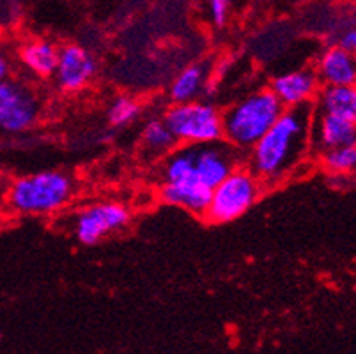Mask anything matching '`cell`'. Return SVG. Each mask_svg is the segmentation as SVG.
I'll use <instances>...</instances> for the list:
<instances>
[{"label": "cell", "instance_id": "obj_1", "mask_svg": "<svg viewBox=\"0 0 356 354\" xmlns=\"http://www.w3.org/2000/svg\"><path fill=\"white\" fill-rule=\"evenodd\" d=\"M314 105L286 108L261 140L247 152V167L264 186L289 177L312 149Z\"/></svg>", "mask_w": 356, "mask_h": 354}, {"label": "cell", "instance_id": "obj_2", "mask_svg": "<svg viewBox=\"0 0 356 354\" xmlns=\"http://www.w3.org/2000/svg\"><path fill=\"white\" fill-rule=\"evenodd\" d=\"M239 165L241 152L225 140L200 145H177L161 160L160 181H188L213 190Z\"/></svg>", "mask_w": 356, "mask_h": 354}, {"label": "cell", "instance_id": "obj_3", "mask_svg": "<svg viewBox=\"0 0 356 354\" xmlns=\"http://www.w3.org/2000/svg\"><path fill=\"white\" fill-rule=\"evenodd\" d=\"M284 110L286 106L271 89L247 94L223 112V140L239 152H248L266 135Z\"/></svg>", "mask_w": 356, "mask_h": 354}, {"label": "cell", "instance_id": "obj_4", "mask_svg": "<svg viewBox=\"0 0 356 354\" xmlns=\"http://www.w3.org/2000/svg\"><path fill=\"white\" fill-rule=\"evenodd\" d=\"M74 193L70 175L59 170H43L18 175L8 188V206L24 216H47L63 209Z\"/></svg>", "mask_w": 356, "mask_h": 354}, {"label": "cell", "instance_id": "obj_5", "mask_svg": "<svg viewBox=\"0 0 356 354\" xmlns=\"http://www.w3.org/2000/svg\"><path fill=\"white\" fill-rule=\"evenodd\" d=\"M163 121L179 145H200L223 140V113L208 102L172 103Z\"/></svg>", "mask_w": 356, "mask_h": 354}, {"label": "cell", "instance_id": "obj_6", "mask_svg": "<svg viewBox=\"0 0 356 354\" xmlns=\"http://www.w3.org/2000/svg\"><path fill=\"white\" fill-rule=\"evenodd\" d=\"M264 191V184L248 167H241L213 188L211 200L204 218L211 223H231L241 218L259 200Z\"/></svg>", "mask_w": 356, "mask_h": 354}, {"label": "cell", "instance_id": "obj_7", "mask_svg": "<svg viewBox=\"0 0 356 354\" xmlns=\"http://www.w3.org/2000/svg\"><path fill=\"white\" fill-rule=\"evenodd\" d=\"M41 97L22 78L8 77L0 82V135H24L40 121Z\"/></svg>", "mask_w": 356, "mask_h": 354}, {"label": "cell", "instance_id": "obj_8", "mask_svg": "<svg viewBox=\"0 0 356 354\" xmlns=\"http://www.w3.org/2000/svg\"><path fill=\"white\" fill-rule=\"evenodd\" d=\"M129 209L121 202H96L76 214L73 223L74 238L82 245H98L106 236L119 232L129 223Z\"/></svg>", "mask_w": 356, "mask_h": 354}, {"label": "cell", "instance_id": "obj_9", "mask_svg": "<svg viewBox=\"0 0 356 354\" xmlns=\"http://www.w3.org/2000/svg\"><path fill=\"white\" fill-rule=\"evenodd\" d=\"M98 73L95 55L80 45H66L59 48V63L54 78L64 92H79L86 89Z\"/></svg>", "mask_w": 356, "mask_h": 354}, {"label": "cell", "instance_id": "obj_10", "mask_svg": "<svg viewBox=\"0 0 356 354\" xmlns=\"http://www.w3.org/2000/svg\"><path fill=\"white\" fill-rule=\"evenodd\" d=\"M270 89L286 108H294V106L314 105L317 94L321 90V82L314 67H305V70L287 71L275 77Z\"/></svg>", "mask_w": 356, "mask_h": 354}, {"label": "cell", "instance_id": "obj_11", "mask_svg": "<svg viewBox=\"0 0 356 354\" xmlns=\"http://www.w3.org/2000/svg\"><path fill=\"white\" fill-rule=\"evenodd\" d=\"M356 144V124L342 117L314 110L312 149L325 152L330 149Z\"/></svg>", "mask_w": 356, "mask_h": 354}, {"label": "cell", "instance_id": "obj_12", "mask_svg": "<svg viewBox=\"0 0 356 354\" xmlns=\"http://www.w3.org/2000/svg\"><path fill=\"white\" fill-rule=\"evenodd\" d=\"M314 70L321 86H356V54L339 45L326 48Z\"/></svg>", "mask_w": 356, "mask_h": 354}, {"label": "cell", "instance_id": "obj_13", "mask_svg": "<svg viewBox=\"0 0 356 354\" xmlns=\"http://www.w3.org/2000/svg\"><path fill=\"white\" fill-rule=\"evenodd\" d=\"M16 61L35 78L54 77L55 67L59 63V47L48 39L32 38L18 45L16 48Z\"/></svg>", "mask_w": 356, "mask_h": 354}, {"label": "cell", "instance_id": "obj_14", "mask_svg": "<svg viewBox=\"0 0 356 354\" xmlns=\"http://www.w3.org/2000/svg\"><path fill=\"white\" fill-rule=\"evenodd\" d=\"M211 191V188L199 183H188V181H170V183L160 184V197L165 204L181 207L200 216H204L208 211Z\"/></svg>", "mask_w": 356, "mask_h": 354}, {"label": "cell", "instance_id": "obj_15", "mask_svg": "<svg viewBox=\"0 0 356 354\" xmlns=\"http://www.w3.org/2000/svg\"><path fill=\"white\" fill-rule=\"evenodd\" d=\"M209 82V67L204 63L190 64L177 73L170 87L168 97L172 103L195 102L202 96Z\"/></svg>", "mask_w": 356, "mask_h": 354}, {"label": "cell", "instance_id": "obj_16", "mask_svg": "<svg viewBox=\"0 0 356 354\" xmlns=\"http://www.w3.org/2000/svg\"><path fill=\"white\" fill-rule=\"evenodd\" d=\"M314 110L356 124V86H323L314 102Z\"/></svg>", "mask_w": 356, "mask_h": 354}, {"label": "cell", "instance_id": "obj_17", "mask_svg": "<svg viewBox=\"0 0 356 354\" xmlns=\"http://www.w3.org/2000/svg\"><path fill=\"white\" fill-rule=\"evenodd\" d=\"M177 140L163 119H151L140 133V147L149 160H163L168 152L177 147Z\"/></svg>", "mask_w": 356, "mask_h": 354}, {"label": "cell", "instance_id": "obj_18", "mask_svg": "<svg viewBox=\"0 0 356 354\" xmlns=\"http://www.w3.org/2000/svg\"><path fill=\"white\" fill-rule=\"evenodd\" d=\"M321 163L332 175H349L356 170V144L321 152Z\"/></svg>", "mask_w": 356, "mask_h": 354}, {"label": "cell", "instance_id": "obj_19", "mask_svg": "<svg viewBox=\"0 0 356 354\" xmlns=\"http://www.w3.org/2000/svg\"><path fill=\"white\" fill-rule=\"evenodd\" d=\"M142 105L129 96H119L108 106V122L114 128H126L140 117Z\"/></svg>", "mask_w": 356, "mask_h": 354}, {"label": "cell", "instance_id": "obj_20", "mask_svg": "<svg viewBox=\"0 0 356 354\" xmlns=\"http://www.w3.org/2000/svg\"><path fill=\"white\" fill-rule=\"evenodd\" d=\"M232 0H208L209 18L216 27H223L227 24L229 15H231Z\"/></svg>", "mask_w": 356, "mask_h": 354}, {"label": "cell", "instance_id": "obj_21", "mask_svg": "<svg viewBox=\"0 0 356 354\" xmlns=\"http://www.w3.org/2000/svg\"><path fill=\"white\" fill-rule=\"evenodd\" d=\"M335 45H339V47H342V48H346V50L356 54V24L348 25V27H346L344 31L339 34Z\"/></svg>", "mask_w": 356, "mask_h": 354}, {"label": "cell", "instance_id": "obj_22", "mask_svg": "<svg viewBox=\"0 0 356 354\" xmlns=\"http://www.w3.org/2000/svg\"><path fill=\"white\" fill-rule=\"evenodd\" d=\"M13 73V55L4 45L0 43V82L4 80V78L11 77Z\"/></svg>", "mask_w": 356, "mask_h": 354}, {"label": "cell", "instance_id": "obj_23", "mask_svg": "<svg viewBox=\"0 0 356 354\" xmlns=\"http://www.w3.org/2000/svg\"><path fill=\"white\" fill-rule=\"evenodd\" d=\"M0 177H2V165H0Z\"/></svg>", "mask_w": 356, "mask_h": 354}, {"label": "cell", "instance_id": "obj_24", "mask_svg": "<svg viewBox=\"0 0 356 354\" xmlns=\"http://www.w3.org/2000/svg\"><path fill=\"white\" fill-rule=\"evenodd\" d=\"M0 339H2V333H0Z\"/></svg>", "mask_w": 356, "mask_h": 354}]
</instances>
